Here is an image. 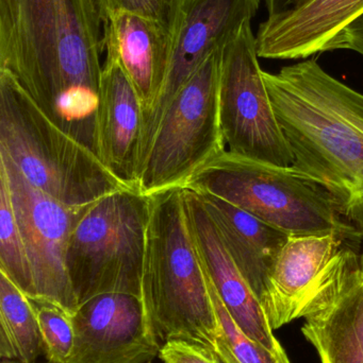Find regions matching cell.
<instances>
[{
    "label": "cell",
    "mask_w": 363,
    "mask_h": 363,
    "mask_svg": "<svg viewBox=\"0 0 363 363\" xmlns=\"http://www.w3.org/2000/svg\"><path fill=\"white\" fill-rule=\"evenodd\" d=\"M338 49H349L363 57V14L347 26L341 36Z\"/></svg>",
    "instance_id": "cell-25"
},
{
    "label": "cell",
    "mask_w": 363,
    "mask_h": 363,
    "mask_svg": "<svg viewBox=\"0 0 363 363\" xmlns=\"http://www.w3.org/2000/svg\"><path fill=\"white\" fill-rule=\"evenodd\" d=\"M31 301L38 317L47 359L51 363H70L75 345L72 315L53 303Z\"/></svg>",
    "instance_id": "cell-22"
},
{
    "label": "cell",
    "mask_w": 363,
    "mask_h": 363,
    "mask_svg": "<svg viewBox=\"0 0 363 363\" xmlns=\"http://www.w3.org/2000/svg\"><path fill=\"white\" fill-rule=\"evenodd\" d=\"M220 119L230 152L273 165L292 166L291 150L260 67L251 21L244 23L222 52Z\"/></svg>",
    "instance_id": "cell-8"
},
{
    "label": "cell",
    "mask_w": 363,
    "mask_h": 363,
    "mask_svg": "<svg viewBox=\"0 0 363 363\" xmlns=\"http://www.w3.org/2000/svg\"><path fill=\"white\" fill-rule=\"evenodd\" d=\"M359 259H360V264H362V266L363 267V245H362V253L359 254Z\"/></svg>",
    "instance_id": "cell-27"
},
{
    "label": "cell",
    "mask_w": 363,
    "mask_h": 363,
    "mask_svg": "<svg viewBox=\"0 0 363 363\" xmlns=\"http://www.w3.org/2000/svg\"><path fill=\"white\" fill-rule=\"evenodd\" d=\"M183 187L208 192L289 236L336 234L363 238L330 194L293 166L283 167L225 150L200 168Z\"/></svg>",
    "instance_id": "cell-5"
},
{
    "label": "cell",
    "mask_w": 363,
    "mask_h": 363,
    "mask_svg": "<svg viewBox=\"0 0 363 363\" xmlns=\"http://www.w3.org/2000/svg\"><path fill=\"white\" fill-rule=\"evenodd\" d=\"M195 192L234 264L261 301L269 275L289 235L224 199L208 192Z\"/></svg>",
    "instance_id": "cell-18"
},
{
    "label": "cell",
    "mask_w": 363,
    "mask_h": 363,
    "mask_svg": "<svg viewBox=\"0 0 363 363\" xmlns=\"http://www.w3.org/2000/svg\"><path fill=\"white\" fill-rule=\"evenodd\" d=\"M0 363H21V362H9V360H1V362ZM51 363V362H49Z\"/></svg>",
    "instance_id": "cell-28"
},
{
    "label": "cell",
    "mask_w": 363,
    "mask_h": 363,
    "mask_svg": "<svg viewBox=\"0 0 363 363\" xmlns=\"http://www.w3.org/2000/svg\"><path fill=\"white\" fill-rule=\"evenodd\" d=\"M17 224L25 243L36 286L34 301H46L74 315L78 308L66 269V250L85 207L68 206L26 180L16 166L0 155ZM90 205V204H89Z\"/></svg>",
    "instance_id": "cell-10"
},
{
    "label": "cell",
    "mask_w": 363,
    "mask_h": 363,
    "mask_svg": "<svg viewBox=\"0 0 363 363\" xmlns=\"http://www.w3.org/2000/svg\"><path fill=\"white\" fill-rule=\"evenodd\" d=\"M75 345L70 363H151L159 356L142 298L104 294L72 315Z\"/></svg>",
    "instance_id": "cell-11"
},
{
    "label": "cell",
    "mask_w": 363,
    "mask_h": 363,
    "mask_svg": "<svg viewBox=\"0 0 363 363\" xmlns=\"http://www.w3.org/2000/svg\"><path fill=\"white\" fill-rule=\"evenodd\" d=\"M302 328L322 363H363V267L341 247Z\"/></svg>",
    "instance_id": "cell-12"
},
{
    "label": "cell",
    "mask_w": 363,
    "mask_h": 363,
    "mask_svg": "<svg viewBox=\"0 0 363 363\" xmlns=\"http://www.w3.org/2000/svg\"><path fill=\"white\" fill-rule=\"evenodd\" d=\"M292 166L321 186L363 236V94L315 60L264 72Z\"/></svg>",
    "instance_id": "cell-2"
},
{
    "label": "cell",
    "mask_w": 363,
    "mask_h": 363,
    "mask_svg": "<svg viewBox=\"0 0 363 363\" xmlns=\"http://www.w3.org/2000/svg\"><path fill=\"white\" fill-rule=\"evenodd\" d=\"M142 301L160 343L183 340L215 352L219 323L188 225L183 186L148 194Z\"/></svg>",
    "instance_id": "cell-3"
},
{
    "label": "cell",
    "mask_w": 363,
    "mask_h": 363,
    "mask_svg": "<svg viewBox=\"0 0 363 363\" xmlns=\"http://www.w3.org/2000/svg\"><path fill=\"white\" fill-rule=\"evenodd\" d=\"M205 269V268H204ZM206 272V270H205ZM211 300L217 313V332L215 353L224 363H291L287 354H277L249 338L236 323L217 294L206 272Z\"/></svg>",
    "instance_id": "cell-21"
},
{
    "label": "cell",
    "mask_w": 363,
    "mask_h": 363,
    "mask_svg": "<svg viewBox=\"0 0 363 363\" xmlns=\"http://www.w3.org/2000/svg\"><path fill=\"white\" fill-rule=\"evenodd\" d=\"M159 357L164 363H224L215 352L183 340L163 343Z\"/></svg>",
    "instance_id": "cell-24"
},
{
    "label": "cell",
    "mask_w": 363,
    "mask_h": 363,
    "mask_svg": "<svg viewBox=\"0 0 363 363\" xmlns=\"http://www.w3.org/2000/svg\"><path fill=\"white\" fill-rule=\"evenodd\" d=\"M143 108L138 93L117 57L106 52L95 121V153L124 185L138 182Z\"/></svg>",
    "instance_id": "cell-16"
},
{
    "label": "cell",
    "mask_w": 363,
    "mask_h": 363,
    "mask_svg": "<svg viewBox=\"0 0 363 363\" xmlns=\"http://www.w3.org/2000/svg\"><path fill=\"white\" fill-rule=\"evenodd\" d=\"M305 0H264L269 17L281 14L294 6L302 4Z\"/></svg>",
    "instance_id": "cell-26"
},
{
    "label": "cell",
    "mask_w": 363,
    "mask_h": 363,
    "mask_svg": "<svg viewBox=\"0 0 363 363\" xmlns=\"http://www.w3.org/2000/svg\"><path fill=\"white\" fill-rule=\"evenodd\" d=\"M261 0H179L170 27V60L161 91L143 115L139 170L168 106L202 64L257 14Z\"/></svg>",
    "instance_id": "cell-9"
},
{
    "label": "cell",
    "mask_w": 363,
    "mask_h": 363,
    "mask_svg": "<svg viewBox=\"0 0 363 363\" xmlns=\"http://www.w3.org/2000/svg\"><path fill=\"white\" fill-rule=\"evenodd\" d=\"M0 155L31 185L68 206H87L127 187L93 151L49 119L4 69H0Z\"/></svg>",
    "instance_id": "cell-4"
},
{
    "label": "cell",
    "mask_w": 363,
    "mask_h": 363,
    "mask_svg": "<svg viewBox=\"0 0 363 363\" xmlns=\"http://www.w3.org/2000/svg\"><path fill=\"white\" fill-rule=\"evenodd\" d=\"M44 342L32 301L0 271V358L34 363Z\"/></svg>",
    "instance_id": "cell-19"
},
{
    "label": "cell",
    "mask_w": 363,
    "mask_h": 363,
    "mask_svg": "<svg viewBox=\"0 0 363 363\" xmlns=\"http://www.w3.org/2000/svg\"><path fill=\"white\" fill-rule=\"evenodd\" d=\"M104 21L111 13L128 11L155 19L170 30L179 0H93Z\"/></svg>",
    "instance_id": "cell-23"
},
{
    "label": "cell",
    "mask_w": 363,
    "mask_h": 363,
    "mask_svg": "<svg viewBox=\"0 0 363 363\" xmlns=\"http://www.w3.org/2000/svg\"><path fill=\"white\" fill-rule=\"evenodd\" d=\"M188 225L207 274L222 302L245 335L271 351L285 354L260 301L228 253L198 194L183 187Z\"/></svg>",
    "instance_id": "cell-14"
},
{
    "label": "cell",
    "mask_w": 363,
    "mask_h": 363,
    "mask_svg": "<svg viewBox=\"0 0 363 363\" xmlns=\"http://www.w3.org/2000/svg\"><path fill=\"white\" fill-rule=\"evenodd\" d=\"M0 271L30 300H36L31 266L17 224L6 174L0 169Z\"/></svg>",
    "instance_id": "cell-20"
},
{
    "label": "cell",
    "mask_w": 363,
    "mask_h": 363,
    "mask_svg": "<svg viewBox=\"0 0 363 363\" xmlns=\"http://www.w3.org/2000/svg\"><path fill=\"white\" fill-rule=\"evenodd\" d=\"M148 196L136 187L87 205L70 233L66 269L78 305L104 294L142 298Z\"/></svg>",
    "instance_id": "cell-6"
},
{
    "label": "cell",
    "mask_w": 363,
    "mask_h": 363,
    "mask_svg": "<svg viewBox=\"0 0 363 363\" xmlns=\"http://www.w3.org/2000/svg\"><path fill=\"white\" fill-rule=\"evenodd\" d=\"M363 14V0H305L260 23L258 55L262 59H308L337 50L347 26Z\"/></svg>",
    "instance_id": "cell-15"
},
{
    "label": "cell",
    "mask_w": 363,
    "mask_h": 363,
    "mask_svg": "<svg viewBox=\"0 0 363 363\" xmlns=\"http://www.w3.org/2000/svg\"><path fill=\"white\" fill-rule=\"evenodd\" d=\"M102 33L93 0H0V69L94 153Z\"/></svg>",
    "instance_id": "cell-1"
},
{
    "label": "cell",
    "mask_w": 363,
    "mask_h": 363,
    "mask_svg": "<svg viewBox=\"0 0 363 363\" xmlns=\"http://www.w3.org/2000/svg\"><path fill=\"white\" fill-rule=\"evenodd\" d=\"M222 52L202 64L164 113L136 182L146 196L185 185L207 162L227 150L220 119Z\"/></svg>",
    "instance_id": "cell-7"
},
{
    "label": "cell",
    "mask_w": 363,
    "mask_h": 363,
    "mask_svg": "<svg viewBox=\"0 0 363 363\" xmlns=\"http://www.w3.org/2000/svg\"><path fill=\"white\" fill-rule=\"evenodd\" d=\"M102 48L117 57L146 114L168 72L170 30L149 17L117 11L102 21Z\"/></svg>",
    "instance_id": "cell-17"
},
{
    "label": "cell",
    "mask_w": 363,
    "mask_h": 363,
    "mask_svg": "<svg viewBox=\"0 0 363 363\" xmlns=\"http://www.w3.org/2000/svg\"><path fill=\"white\" fill-rule=\"evenodd\" d=\"M343 241L336 234L289 236L260 301L273 330L308 315L323 286L328 264Z\"/></svg>",
    "instance_id": "cell-13"
}]
</instances>
